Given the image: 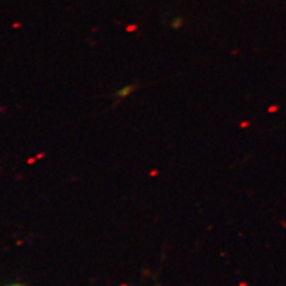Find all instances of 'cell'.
<instances>
[{
    "mask_svg": "<svg viewBox=\"0 0 286 286\" xmlns=\"http://www.w3.org/2000/svg\"><path fill=\"white\" fill-rule=\"evenodd\" d=\"M133 89H135V86H133V85H128V86L120 88L119 90H117L114 92V95L119 99H123V98H125V97H127V95H129V94L133 91Z\"/></svg>",
    "mask_w": 286,
    "mask_h": 286,
    "instance_id": "obj_1",
    "label": "cell"
}]
</instances>
